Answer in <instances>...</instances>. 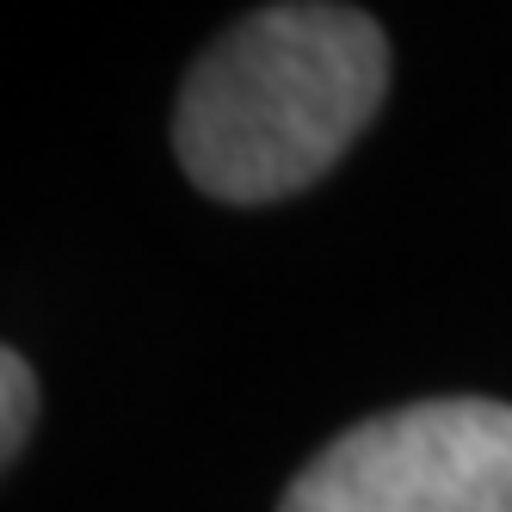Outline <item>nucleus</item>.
<instances>
[{
  "instance_id": "obj_1",
  "label": "nucleus",
  "mask_w": 512,
  "mask_h": 512,
  "mask_svg": "<svg viewBox=\"0 0 512 512\" xmlns=\"http://www.w3.org/2000/svg\"><path fill=\"white\" fill-rule=\"evenodd\" d=\"M389 93V38L358 7H266L179 87L173 149L198 192L272 204L315 186Z\"/></svg>"
},
{
  "instance_id": "obj_3",
  "label": "nucleus",
  "mask_w": 512,
  "mask_h": 512,
  "mask_svg": "<svg viewBox=\"0 0 512 512\" xmlns=\"http://www.w3.org/2000/svg\"><path fill=\"white\" fill-rule=\"evenodd\" d=\"M31 420H38V377L13 346H0V469L19 457Z\"/></svg>"
},
{
  "instance_id": "obj_2",
  "label": "nucleus",
  "mask_w": 512,
  "mask_h": 512,
  "mask_svg": "<svg viewBox=\"0 0 512 512\" xmlns=\"http://www.w3.org/2000/svg\"><path fill=\"white\" fill-rule=\"evenodd\" d=\"M278 512H512V408L414 401L340 432Z\"/></svg>"
}]
</instances>
